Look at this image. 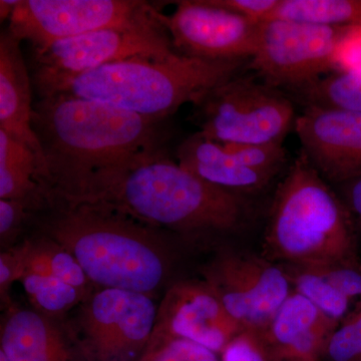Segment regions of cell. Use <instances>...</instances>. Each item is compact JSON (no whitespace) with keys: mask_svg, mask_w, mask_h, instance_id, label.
Listing matches in <instances>:
<instances>
[{"mask_svg":"<svg viewBox=\"0 0 361 361\" xmlns=\"http://www.w3.org/2000/svg\"><path fill=\"white\" fill-rule=\"evenodd\" d=\"M51 198L108 207L152 227L180 232L229 231L246 213L241 195L202 180L163 147L94 171Z\"/></svg>","mask_w":361,"mask_h":361,"instance_id":"obj_1","label":"cell"},{"mask_svg":"<svg viewBox=\"0 0 361 361\" xmlns=\"http://www.w3.org/2000/svg\"><path fill=\"white\" fill-rule=\"evenodd\" d=\"M32 123L49 170L47 195L164 142L160 121L63 92L40 97Z\"/></svg>","mask_w":361,"mask_h":361,"instance_id":"obj_2","label":"cell"},{"mask_svg":"<svg viewBox=\"0 0 361 361\" xmlns=\"http://www.w3.org/2000/svg\"><path fill=\"white\" fill-rule=\"evenodd\" d=\"M47 203L44 231L75 256L92 283L149 296L165 283L170 256L155 227L97 204Z\"/></svg>","mask_w":361,"mask_h":361,"instance_id":"obj_3","label":"cell"},{"mask_svg":"<svg viewBox=\"0 0 361 361\" xmlns=\"http://www.w3.org/2000/svg\"><path fill=\"white\" fill-rule=\"evenodd\" d=\"M243 63L189 58L177 51L165 58L134 56L73 78L56 94L101 102L163 122L183 104H193L207 90L238 75Z\"/></svg>","mask_w":361,"mask_h":361,"instance_id":"obj_4","label":"cell"},{"mask_svg":"<svg viewBox=\"0 0 361 361\" xmlns=\"http://www.w3.org/2000/svg\"><path fill=\"white\" fill-rule=\"evenodd\" d=\"M270 255L286 265L355 263V226L348 207L303 153L275 195L266 230Z\"/></svg>","mask_w":361,"mask_h":361,"instance_id":"obj_5","label":"cell"},{"mask_svg":"<svg viewBox=\"0 0 361 361\" xmlns=\"http://www.w3.org/2000/svg\"><path fill=\"white\" fill-rule=\"evenodd\" d=\"M192 104L198 132L222 144H282L296 120L292 102L279 90L239 75Z\"/></svg>","mask_w":361,"mask_h":361,"instance_id":"obj_6","label":"cell"},{"mask_svg":"<svg viewBox=\"0 0 361 361\" xmlns=\"http://www.w3.org/2000/svg\"><path fill=\"white\" fill-rule=\"evenodd\" d=\"M175 51L161 23L97 30L33 49L32 85L39 97H49L102 66L134 56L165 58Z\"/></svg>","mask_w":361,"mask_h":361,"instance_id":"obj_7","label":"cell"},{"mask_svg":"<svg viewBox=\"0 0 361 361\" xmlns=\"http://www.w3.org/2000/svg\"><path fill=\"white\" fill-rule=\"evenodd\" d=\"M158 9L140 0H21L9 32L32 49H42L106 28L159 25Z\"/></svg>","mask_w":361,"mask_h":361,"instance_id":"obj_8","label":"cell"},{"mask_svg":"<svg viewBox=\"0 0 361 361\" xmlns=\"http://www.w3.org/2000/svg\"><path fill=\"white\" fill-rule=\"evenodd\" d=\"M157 310L146 294L101 288L87 297L77 322L82 361H139L153 334Z\"/></svg>","mask_w":361,"mask_h":361,"instance_id":"obj_9","label":"cell"},{"mask_svg":"<svg viewBox=\"0 0 361 361\" xmlns=\"http://www.w3.org/2000/svg\"><path fill=\"white\" fill-rule=\"evenodd\" d=\"M344 27L263 21L251 68L271 87L302 90L334 73V52Z\"/></svg>","mask_w":361,"mask_h":361,"instance_id":"obj_10","label":"cell"},{"mask_svg":"<svg viewBox=\"0 0 361 361\" xmlns=\"http://www.w3.org/2000/svg\"><path fill=\"white\" fill-rule=\"evenodd\" d=\"M204 276L235 322L258 332L293 291L284 268L238 252L220 254L207 266Z\"/></svg>","mask_w":361,"mask_h":361,"instance_id":"obj_11","label":"cell"},{"mask_svg":"<svg viewBox=\"0 0 361 361\" xmlns=\"http://www.w3.org/2000/svg\"><path fill=\"white\" fill-rule=\"evenodd\" d=\"M171 16L159 11L178 54L210 61H245L257 47L260 23L211 4L210 0L174 2Z\"/></svg>","mask_w":361,"mask_h":361,"instance_id":"obj_12","label":"cell"},{"mask_svg":"<svg viewBox=\"0 0 361 361\" xmlns=\"http://www.w3.org/2000/svg\"><path fill=\"white\" fill-rule=\"evenodd\" d=\"M241 330L205 282H179L161 299L153 334L139 361L174 339L193 341L221 353Z\"/></svg>","mask_w":361,"mask_h":361,"instance_id":"obj_13","label":"cell"},{"mask_svg":"<svg viewBox=\"0 0 361 361\" xmlns=\"http://www.w3.org/2000/svg\"><path fill=\"white\" fill-rule=\"evenodd\" d=\"M294 129L302 153L324 179L345 184L361 176V111L307 106Z\"/></svg>","mask_w":361,"mask_h":361,"instance_id":"obj_14","label":"cell"},{"mask_svg":"<svg viewBox=\"0 0 361 361\" xmlns=\"http://www.w3.org/2000/svg\"><path fill=\"white\" fill-rule=\"evenodd\" d=\"M339 323L292 291L262 332L272 361H320Z\"/></svg>","mask_w":361,"mask_h":361,"instance_id":"obj_15","label":"cell"},{"mask_svg":"<svg viewBox=\"0 0 361 361\" xmlns=\"http://www.w3.org/2000/svg\"><path fill=\"white\" fill-rule=\"evenodd\" d=\"M20 42L9 30L0 37V130L37 154L40 185L44 188L49 170L39 137L33 130L32 80Z\"/></svg>","mask_w":361,"mask_h":361,"instance_id":"obj_16","label":"cell"},{"mask_svg":"<svg viewBox=\"0 0 361 361\" xmlns=\"http://www.w3.org/2000/svg\"><path fill=\"white\" fill-rule=\"evenodd\" d=\"M177 161L202 180L238 195L262 190L275 177L246 167L224 145L207 139L199 132L180 145Z\"/></svg>","mask_w":361,"mask_h":361,"instance_id":"obj_17","label":"cell"},{"mask_svg":"<svg viewBox=\"0 0 361 361\" xmlns=\"http://www.w3.org/2000/svg\"><path fill=\"white\" fill-rule=\"evenodd\" d=\"M0 345L8 361H80L63 332L37 310H11L1 326Z\"/></svg>","mask_w":361,"mask_h":361,"instance_id":"obj_18","label":"cell"},{"mask_svg":"<svg viewBox=\"0 0 361 361\" xmlns=\"http://www.w3.org/2000/svg\"><path fill=\"white\" fill-rule=\"evenodd\" d=\"M0 200L39 205L45 200L40 185L37 154L13 135L0 130Z\"/></svg>","mask_w":361,"mask_h":361,"instance_id":"obj_19","label":"cell"},{"mask_svg":"<svg viewBox=\"0 0 361 361\" xmlns=\"http://www.w3.org/2000/svg\"><path fill=\"white\" fill-rule=\"evenodd\" d=\"M271 18L331 27L361 25V0H280Z\"/></svg>","mask_w":361,"mask_h":361,"instance_id":"obj_20","label":"cell"},{"mask_svg":"<svg viewBox=\"0 0 361 361\" xmlns=\"http://www.w3.org/2000/svg\"><path fill=\"white\" fill-rule=\"evenodd\" d=\"M27 244L25 271L56 278L87 296L90 281L73 254L51 239L40 243L27 241Z\"/></svg>","mask_w":361,"mask_h":361,"instance_id":"obj_21","label":"cell"},{"mask_svg":"<svg viewBox=\"0 0 361 361\" xmlns=\"http://www.w3.org/2000/svg\"><path fill=\"white\" fill-rule=\"evenodd\" d=\"M283 268L293 291L305 297L330 319L341 323L350 314L353 303L314 271L296 265Z\"/></svg>","mask_w":361,"mask_h":361,"instance_id":"obj_22","label":"cell"},{"mask_svg":"<svg viewBox=\"0 0 361 361\" xmlns=\"http://www.w3.org/2000/svg\"><path fill=\"white\" fill-rule=\"evenodd\" d=\"M20 281L35 310L45 316L63 314L87 298L61 280L30 271H25Z\"/></svg>","mask_w":361,"mask_h":361,"instance_id":"obj_23","label":"cell"},{"mask_svg":"<svg viewBox=\"0 0 361 361\" xmlns=\"http://www.w3.org/2000/svg\"><path fill=\"white\" fill-rule=\"evenodd\" d=\"M295 92L305 106H334L361 111V75L330 73Z\"/></svg>","mask_w":361,"mask_h":361,"instance_id":"obj_24","label":"cell"},{"mask_svg":"<svg viewBox=\"0 0 361 361\" xmlns=\"http://www.w3.org/2000/svg\"><path fill=\"white\" fill-rule=\"evenodd\" d=\"M320 361H361V306L330 334Z\"/></svg>","mask_w":361,"mask_h":361,"instance_id":"obj_25","label":"cell"},{"mask_svg":"<svg viewBox=\"0 0 361 361\" xmlns=\"http://www.w3.org/2000/svg\"><path fill=\"white\" fill-rule=\"evenodd\" d=\"M222 144V142H221ZM235 158L246 167L276 176L286 160L282 144L276 142H242L223 144Z\"/></svg>","mask_w":361,"mask_h":361,"instance_id":"obj_26","label":"cell"},{"mask_svg":"<svg viewBox=\"0 0 361 361\" xmlns=\"http://www.w3.org/2000/svg\"><path fill=\"white\" fill-rule=\"evenodd\" d=\"M324 278L351 303L361 302V267L360 263L303 266Z\"/></svg>","mask_w":361,"mask_h":361,"instance_id":"obj_27","label":"cell"},{"mask_svg":"<svg viewBox=\"0 0 361 361\" xmlns=\"http://www.w3.org/2000/svg\"><path fill=\"white\" fill-rule=\"evenodd\" d=\"M221 361H272L260 332L243 329L221 353Z\"/></svg>","mask_w":361,"mask_h":361,"instance_id":"obj_28","label":"cell"},{"mask_svg":"<svg viewBox=\"0 0 361 361\" xmlns=\"http://www.w3.org/2000/svg\"><path fill=\"white\" fill-rule=\"evenodd\" d=\"M334 73L361 75V25L344 27L334 52Z\"/></svg>","mask_w":361,"mask_h":361,"instance_id":"obj_29","label":"cell"},{"mask_svg":"<svg viewBox=\"0 0 361 361\" xmlns=\"http://www.w3.org/2000/svg\"><path fill=\"white\" fill-rule=\"evenodd\" d=\"M141 361H221L217 353L186 339H174Z\"/></svg>","mask_w":361,"mask_h":361,"instance_id":"obj_30","label":"cell"},{"mask_svg":"<svg viewBox=\"0 0 361 361\" xmlns=\"http://www.w3.org/2000/svg\"><path fill=\"white\" fill-rule=\"evenodd\" d=\"M27 242L16 248L7 249L0 255V296L1 302L9 304V291L14 282L20 281L25 272Z\"/></svg>","mask_w":361,"mask_h":361,"instance_id":"obj_31","label":"cell"},{"mask_svg":"<svg viewBox=\"0 0 361 361\" xmlns=\"http://www.w3.org/2000/svg\"><path fill=\"white\" fill-rule=\"evenodd\" d=\"M30 207V204L25 201L0 200V241L2 246L16 239Z\"/></svg>","mask_w":361,"mask_h":361,"instance_id":"obj_32","label":"cell"},{"mask_svg":"<svg viewBox=\"0 0 361 361\" xmlns=\"http://www.w3.org/2000/svg\"><path fill=\"white\" fill-rule=\"evenodd\" d=\"M211 4L256 23L268 20L280 0H210Z\"/></svg>","mask_w":361,"mask_h":361,"instance_id":"obj_33","label":"cell"},{"mask_svg":"<svg viewBox=\"0 0 361 361\" xmlns=\"http://www.w3.org/2000/svg\"><path fill=\"white\" fill-rule=\"evenodd\" d=\"M343 185L344 204L348 207L355 226L361 228V176Z\"/></svg>","mask_w":361,"mask_h":361,"instance_id":"obj_34","label":"cell"},{"mask_svg":"<svg viewBox=\"0 0 361 361\" xmlns=\"http://www.w3.org/2000/svg\"><path fill=\"white\" fill-rule=\"evenodd\" d=\"M21 0H1L0 1V20H11L16 9L20 6Z\"/></svg>","mask_w":361,"mask_h":361,"instance_id":"obj_35","label":"cell"},{"mask_svg":"<svg viewBox=\"0 0 361 361\" xmlns=\"http://www.w3.org/2000/svg\"><path fill=\"white\" fill-rule=\"evenodd\" d=\"M0 361H8L7 360L6 355H4V353H1V351H0Z\"/></svg>","mask_w":361,"mask_h":361,"instance_id":"obj_36","label":"cell"}]
</instances>
